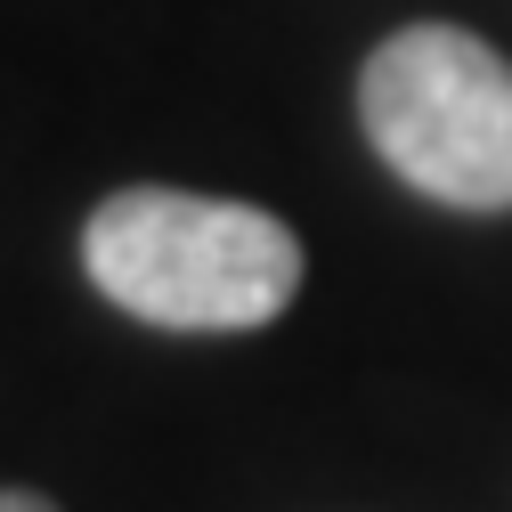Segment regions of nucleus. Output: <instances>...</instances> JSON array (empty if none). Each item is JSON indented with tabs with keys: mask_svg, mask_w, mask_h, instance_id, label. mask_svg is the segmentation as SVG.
I'll return each instance as SVG.
<instances>
[{
	"mask_svg": "<svg viewBox=\"0 0 512 512\" xmlns=\"http://www.w3.org/2000/svg\"><path fill=\"white\" fill-rule=\"evenodd\" d=\"M358 122L415 196L512 212V66L464 25H407L358 74Z\"/></svg>",
	"mask_w": 512,
	"mask_h": 512,
	"instance_id": "nucleus-2",
	"label": "nucleus"
},
{
	"mask_svg": "<svg viewBox=\"0 0 512 512\" xmlns=\"http://www.w3.org/2000/svg\"><path fill=\"white\" fill-rule=\"evenodd\" d=\"M90 285L171 334H244L301 293V244L261 204L187 187H122L82 228Z\"/></svg>",
	"mask_w": 512,
	"mask_h": 512,
	"instance_id": "nucleus-1",
	"label": "nucleus"
},
{
	"mask_svg": "<svg viewBox=\"0 0 512 512\" xmlns=\"http://www.w3.org/2000/svg\"><path fill=\"white\" fill-rule=\"evenodd\" d=\"M0 512H57V504L33 496V488H0Z\"/></svg>",
	"mask_w": 512,
	"mask_h": 512,
	"instance_id": "nucleus-3",
	"label": "nucleus"
}]
</instances>
